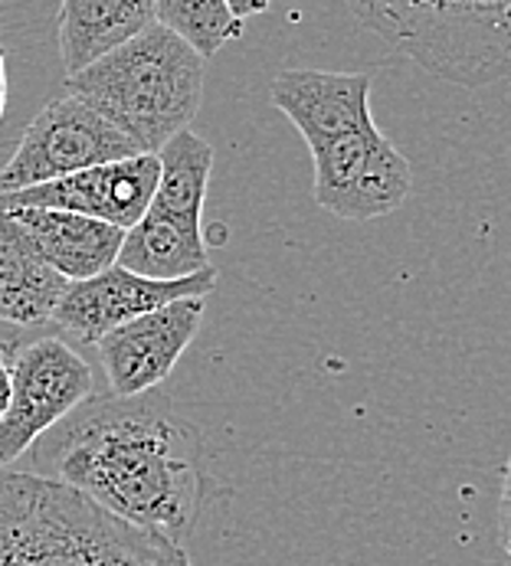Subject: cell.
<instances>
[{
	"label": "cell",
	"instance_id": "15",
	"mask_svg": "<svg viewBox=\"0 0 511 566\" xmlns=\"http://www.w3.org/2000/svg\"><path fill=\"white\" fill-rule=\"evenodd\" d=\"M115 265L152 282H180L213 269L204 245V227H187L152 210L125 233Z\"/></svg>",
	"mask_w": 511,
	"mask_h": 566
},
{
	"label": "cell",
	"instance_id": "2",
	"mask_svg": "<svg viewBox=\"0 0 511 566\" xmlns=\"http://www.w3.org/2000/svg\"><path fill=\"white\" fill-rule=\"evenodd\" d=\"M0 566H190L184 547L138 531L85 494L0 472Z\"/></svg>",
	"mask_w": 511,
	"mask_h": 566
},
{
	"label": "cell",
	"instance_id": "14",
	"mask_svg": "<svg viewBox=\"0 0 511 566\" xmlns=\"http://www.w3.org/2000/svg\"><path fill=\"white\" fill-rule=\"evenodd\" d=\"M70 282L56 275L0 207V322L30 327L53 318Z\"/></svg>",
	"mask_w": 511,
	"mask_h": 566
},
{
	"label": "cell",
	"instance_id": "13",
	"mask_svg": "<svg viewBox=\"0 0 511 566\" xmlns=\"http://www.w3.org/2000/svg\"><path fill=\"white\" fill-rule=\"evenodd\" d=\"M152 23L155 0H66L60 7V60L66 80L85 73Z\"/></svg>",
	"mask_w": 511,
	"mask_h": 566
},
{
	"label": "cell",
	"instance_id": "17",
	"mask_svg": "<svg viewBox=\"0 0 511 566\" xmlns=\"http://www.w3.org/2000/svg\"><path fill=\"white\" fill-rule=\"evenodd\" d=\"M155 20L200 60L217 56L227 43L243 36V20L227 0H158Z\"/></svg>",
	"mask_w": 511,
	"mask_h": 566
},
{
	"label": "cell",
	"instance_id": "18",
	"mask_svg": "<svg viewBox=\"0 0 511 566\" xmlns=\"http://www.w3.org/2000/svg\"><path fill=\"white\" fill-rule=\"evenodd\" d=\"M499 541H502V551L511 557V452L505 479H502V494H499Z\"/></svg>",
	"mask_w": 511,
	"mask_h": 566
},
{
	"label": "cell",
	"instance_id": "11",
	"mask_svg": "<svg viewBox=\"0 0 511 566\" xmlns=\"http://www.w3.org/2000/svg\"><path fill=\"white\" fill-rule=\"evenodd\" d=\"M367 73L328 70H282L272 85V105L302 132L312 151L341 142L354 132L374 128Z\"/></svg>",
	"mask_w": 511,
	"mask_h": 566
},
{
	"label": "cell",
	"instance_id": "12",
	"mask_svg": "<svg viewBox=\"0 0 511 566\" xmlns=\"http://www.w3.org/2000/svg\"><path fill=\"white\" fill-rule=\"evenodd\" d=\"M40 259L66 282H85L118 262L125 233L63 210H7Z\"/></svg>",
	"mask_w": 511,
	"mask_h": 566
},
{
	"label": "cell",
	"instance_id": "7",
	"mask_svg": "<svg viewBox=\"0 0 511 566\" xmlns=\"http://www.w3.org/2000/svg\"><path fill=\"white\" fill-rule=\"evenodd\" d=\"M312 158L315 203L338 220H377L400 210L410 197V161L377 125L312 151Z\"/></svg>",
	"mask_w": 511,
	"mask_h": 566
},
{
	"label": "cell",
	"instance_id": "3",
	"mask_svg": "<svg viewBox=\"0 0 511 566\" xmlns=\"http://www.w3.org/2000/svg\"><path fill=\"white\" fill-rule=\"evenodd\" d=\"M66 92L118 128L142 155L187 132L204 102V60L158 20L66 80Z\"/></svg>",
	"mask_w": 511,
	"mask_h": 566
},
{
	"label": "cell",
	"instance_id": "21",
	"mask_svg": "<svg viewBox=\"0 0 511 566\" xmlns=\"http://www.w3.org/2000/svg\"><path fill=\"white\" fill-rule=\"evenodd\" d=\"M0 367H3V347H0Z\"/></svg>",
	"mask_w": 511,
	"mask_h": 566
},
{
	"label": "cell",
	"instance_id": "6",
	"mask_svg": "<svg viewBox=\"0 0 511 566\" xmlns=\"http://www.w3.org/2000/svg\"><path fill=\"white\" fill-rule=\"evenodd\" d=\"M10 406L0 419V472L92 397V367L60 337H36L13 354Z\"/></svg>",
	"mask_w": 511,
	"mask_h": 566
},
{
	"label": "cell",
	"instance_id": "10",
	"mask_svg": "<svg viewBox=\"0 0 511 566\" xmlns=\"http://www.w3.org/2000/svg\"><path fill=\"white\" fill-rule=\"evenodd\" d=\"M213 289H217V269H207L180 282H152L112 265L95 279L70 282L50 322H56L83 344H98L105 334H112L122 324L152 315L180 298H207Z\"/></svg>",
	"mask_w": 511,
	"mask_h": 566
},
{
	"label": "cell",
	"instance_id": "5",
	"mask_svg": "<svg viewBox=\"0 0 511 566\" xmlns=\"http://www.w3.org/2000/svg\"><path fill=\"white\" fill-rule=\"evenodd\" d=\"M138 155L142 151L102 115H95L80 98L63 95L30 122L17 151L3 164L0 197Z\"/></svg>",
	"mask_w": 511,
	"mask_h": 566
},
{
	"label": "cell",
	"instance_id": "16",
	"mask_svg": "<svg viewBox=\"0 0 511 566\" xmlns=\"http://www.w3.org/2000/svg\"><path fill=\"white\" fill-rule=\"evenodd\" d=\"M158 164H161L158 190L148 210L177 223H187V227H200L210 167H213V148L194 132H180L158 151Z\"/></svg>",
	"mask_w": 511,
	"mask_h": 566
},
{
	"label": "cell",
	"instance_id": "8",
	"mask_svg": "<svg viewBox=\"0 0 511 566\" xmlns=\"http://www.w3.org/2000/svg\"><path fill=\"white\" fill-rule=\"evenodd\" d=\"M158 155L102 164L83 174L0 197L3 210H63L128 233L152 207L158 190Z\"/></svg>",
	"mask_w": 511,
	"mask_h": 566
},
{
	"label": "cell",
	"instance_id": "1",
	"mask_svg": "<svg viewBox=\"0 0 511 566\" xmlns=\"http://www.w3.org/2000/svg\"><path fill=\"white\" fill-rule=\"evenodd\" d=\"M30 469L174 547L190 541L210 494L204 436L158 390L88 397L33 442Z\"/></svg>",
	"mask_w": 511,
	"mask_h": 566
},
{
	"label": "cell",
	"instance_id": "19",
	"mask_svg": "<svg viewBox=\"0 0 511 566\" xmlns=\"http://www.w3.org/2000/svg\"><path fill=\"white\" fill-rule=\"evenodd\" d=\"M10 406V374H7V364L0 367V419Z\"/></svg>",
	"mask_w": 511,
	"mask_h": 566
},
{
	"label": "cell",
	"instance_id": "9",
	"mask_svg": "<svg viewBox=\"0 0 511 566\" xmlns=\"http://www.w3.org/2000/svg\"><path fill=\"white\" fill-rule=\"evenodd\" d=\"M204 315L207 298H180L105 334L95 347L112 397L128 400L158 390L177 367L180 354L197 337Z\"/></svg>",
	"mask_w": 511,
	"mask_h": 566
},
{
	"label": "cell",
	"instance_id": "20",
	"mask_svg": "<svg viewBox=\"0 0 511 566\" xmlns=\"http://www.w3.org/2000/svg\"><path fill=\"white\" fill-rule=\"evenodd\" d=\"M0 115H3V56H0Z\"/></svg>",
	"mask_w": 511,
	"mask_h": 566
},
{
	"label": "cell",
	"instance_id": "4",
	"mask_svg": "<svg viewBox=\"0 0 511 566\" xmlns=\"http://www.w3.org/2000/svg\"><path fill=\"white\" fill-rule=\"evenodd\" d=\"M351 13L439 80H511V3H351Z\"/></svg>",
	"mask_w": 511,
	"mask_h": 566
}]
</instances>
